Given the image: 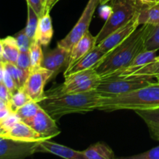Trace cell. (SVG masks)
Masks as SVG:
<instances>
[{"mask_svg": "<svg viewBox=\"0 0 159 159\" xmlns=\"http://www.w3.org/2000/svg\"><path fill=\"white\" fill-rule=\"evenodd\" d=\"M103 98L96 90H93L81 93L46 95V98L38 103L57 121L67 114L98 110Z\"/></svg>", "mask_w": 159, "mask_h": 159, "instance_id": "cell-1", "label": "cell"}, {"mask_svg": "<svg viewBox=\"0 0 159 159\" xmlns=\"http://www.w3.org/2000/svg\"><path fill=\"white\" fill-rule=\"evenodd\" d=\"M148 24L141 25L130 37L112 50L96 67V71L101 78L124 70L138 54L144 51V42Z\"/></svg>", "mask_w": 159, "mask_h": 159, "instance_id": "cell-2", "label": "cell"}, {"mask_svg": "<svg viewBox=\"0 0 159 159\" xmlns=\"http://www.w3.org/2000/svg\"><path fill=\"white\" fill-rule=\"evenodd\" d=\"M159 107V82H155L134 91L112 97L103 98L98 110H146Z\"/></svg>", "mask_w": 159, "mask_h": 159, "instance_id": "cell-3", "label": "cell"}, {"mask_svg": "<svg viewBox=\"0 0 159 159\" xmlns=\"http://www.w3.org/2000/svg\"><path fill=\"white\" fill-rule=\"evenodd\" d=\"M110 2L111 6L110 15L96 36L97 44L115 30L130 22L144 6L141 0H111Z\"/></svg>", "mask_w": 159, "mask_h": 159, "instance_id": "cell-4", "label": "cell"}, {"mask_svg": "<svg viewBox=\"0 0 159 159\" xmlns=\"http://www.w3.org/2000/svg\"><path fill=\"white\" fill-rule=\"evenodd\" d=\"M155 78L150 76H119L116 75L101 78L96 91L104 98L112 97L134 91L155 82Z\"/></svg>", "mask_w": 159, "mask_h": 159, "instance_id": "cell-5", "label": "cell"}, {"mask_svg": "<svg viewBox=\"0 0 159 159\" xmlns=\"http://www.w3.org/2000/svg\"><path fill=\"white\" fill-rule=\"evenodd\" d=\"M99 4H100L99 0H89L76 24L62 40L57 42V46L65 48L69 52L71 51L73 46L89 31L93 14Z\"/></svg>", "mask_w": 159, "mask_h": 159, "instance_id": "cell-6", "label": "cell"}, {"mask_svg": "<svg viewBox=\"0 0 159 159\" xmlns=\"http://www.w3.org/2000/svg\"><path fill=\"white\" fill-rule=\"evenodd\" d=\"M54 75V73L52 71L42 66L32 68L22 89L31 100L40 102L46 98L44 87Z\"/></svg>", "mask_w": 159, "mask_h": 159, "instance_id": "cell-7", "label": "cell"}, {"mask_svg": "<svg viewBox=\"0 0 159 159\" xmlns=\"http://www.w3.org/2000/svg\"><path fill=\"white\" fill-rule=\"evenodd\" d=\"M39 142H23L0 137V159L24 158L30 156L37 153Z\"/></svg>", "mask_w": 159, "mask_h": 159, "instance_id": "cell-8", "label": "cell"}, {"mask_svg": "<svg viewBox=\"0 0 159 159\" xmlns=\"http://www.w3.org/2000/svg\"><path fill=\"white\" fill-rule=\"evenodd\" d=\"M138 15L135 16L130 22L123 26L122 27L119 28L114 32L112 33L111 34L106 37L102 41L98 43L97 46L100 48L101 50L104 51L107 54H109L113 49H114L116 47L120 44L124 40L128 37H130L138 27L140 24L138 22Z\"/></svg>", "mask_w": 159, "mask_h": 159, "instance_id": "cell-9", "label": "cell"}, {"mask_svg": "<svg viewBox=\"0 0 159 159\" xmlns=\"http://www.w3.org/2000/svg\"><path fill=\"white\" fill-rule=\"evenodd\" d=\"M26 124L33 127L36 131L47 139H51L61 133L55 120L50 116L49 113L41 107L35 116Z\"/></svg>", "mask_w": 159, "mask_h": 159, "instance_id": "cell-10", "label": "cell"}, {"mask_svg": "<svg viewBox=\"0 0 159 159\" xmlns=\"http://www.w3.org/2000/svg\"><path fill=\"white\" fill-rule=\"evenodd\" d=\"M36 152L50 153L66 159H85L82 152L74 150L67 146L52 142L50 141V139L40 141L37 147Z\"/></svg>", "mask_w": 159, "mask_h": 159, "instance_id": "cell-11", "label": "cell"}, {"mask_svg": "<svg viewBox=\"0 0 159 159\" xmlns=\"http://www.w3.org/2000/svg\"><path fill=\"white\" fill-rule=\"evenodd\" d=\"M4 138L23 142H39L47 140V138H43L33 127L22 120L12 127L6 133Z\"/></svg>", "mask_w": 159, "mask_h": 159, "instance_id": "cell-12", "label": "cell"}, {"mask_svg": "<svg viewBox=\"0 0 159 159\" xmlns=\"http://www.w3.org/2000/svg\"><path fill=\"white\" fill-rule=\"evenodd\" d=\"M107 54H108L104 52L102 50H101L96 45L88 54H86L80 60L78 61L71 68L65 70V72L64 75H65V76H66L69 74L83 71V70L96 68V67L98 65H99L102 61V60L107 57Z\"/></svg>", "mask_w": 159, "mask_h": 159, "instance_id": "cell-13", "label": "cell"}, {"mask_svg": "<svg viewBox=\"0 0 159 159\" xmlns=\"http://www.w3.org/2000/svg\"><path fill=\"white\" fill-rule=\"evenodd\" d=\"M97 45L96 37H93L89 31L86 33L73 46L72 49L70 51L69 57L66 65V70L69 69L73 66L78 61L86 54H88L91 50H93Z\"/></svg>", "mask_w": 159, "mask_h": 159, "instance_id": "cell-14", "label": "cell"}, {"mask_svg": "<svg viewBox=\"0 0 159 159\" xmlns=\"http://www.w3.org/2000/svg\"><path fill=\"white\" fill-rule=\"evenodd\" d=\"M69 54V51L57 45V48L43 54L41 66L54 73L57 72L64 65H67Z\"/></svg>", "mask_w": 159, "mask_h": 159, "instance_id": "cell-15", "label": "cell"}, {"mask_svg": "<svg viewBox=\"0 0 159 159\" xmlns=\"http://www.w3.org/2000/svg\"><path fill=\"white\" fill-rule=\"evenodd\" d=\"M98 76L100 75L98 74L95 68H90V69L83 70V71L69 74L65 76V82H64L63 85L59 87L57 89H56V91L54 90L52 94H62L68 89L72 88L88 79L98 77Z\"/></svg>", "mask_w": 159, "mask_h": 159, "instance_id": "cell-16", "label": "cell"}, {"mask_svg": "<svg viewBox=\"0 0 159 159\" xmlns=\"http://www.w3.org/2000/svg\"><path fill=\"white\" fill-rule=\"evenodd\" d=\"M53 35L54 29L52 20L50 16V12H47L39 19L34 40L40 43L42 46H48L51 41Z\"/></svg>", "mask_w": 159, "mask_h": 159, "instance_id": "cell-17", "label": "cell"}, {"mask_svg": "<svg viewBox=\"0 0 159 159\" xmlns=\"http://www.w3.org/2000/svg\"><path fill=\"white\" fill-rule=\"evenodd\" d=\"M135 113L144 121L151 137L159 141V107L146 110H137Z\"/></svg>", "mask_w": 159, "mask_h": 159, "instance_id": "cell-18", "label": "cell"}, {"mask_svg": "<svg viewBox=\"0 0 159 159\" xmlns=\"http://www.w3.org/2000/svg\"><path fill=\"white\" fill-rule=\"evenodd\" d=\"M157 51H144L140 53L139 54L136 56L134 59L130 62V65H128L127 68L121 71L115 72L112 75H116L119 76H124L128 74L133 70L137 69L138 68L144 66V65H147V64L151 63V62L155 61V59L157 57ZM109 76V75H108ZM107 77V76H106ZM104 78V77H103Z\"/></svg>", "mask_w": 159, "mask_h": 159, "instance_id": "cell-19", "label": "cell"}, {"mask_svg": "<svg viewBox=\"0 0 159 159\" xmlns=\"http://www.w3.org/2000/svg\"><path fill=\"white\" fill-rule=\"evenodd\" d=\"M85 159H114L113 151L103 142H97L82 151Z\"/></svg>", "mask_w": 159, "mask_h": 159, "instance_id": "cell-20", "label": "cell"}, {"mask_svg": "<svg viewBox=\"0 0 159 159\" xmlns=\"http://www.w3.org/2000/svg\"><path fill=\"white\" fill-rule=\"evenodd\" d=\"M2 43L3 50V61H9L14 64L16 63L20 51L15 37L9 36L2 40Z\"/></svg>", "mask_w": 159, "mask_h": 159, "instance_id": "cell-21", "label": "cell"}, {"mask_svg": "<svg viewBox=\"0 0 159 159\" xmlns=\"http://www.w3.org/2000/svg\"><path fill=\"white\" fill-rule=\"evenodd\" d=\"M140 26L144 24H159V2L152 6L144 5L138 15Z\"/></svg>", "mask_w": 159, "mask_h": 159, "instance_id": "cell-22", "label": "cell"}, {"mask_svg": "<svg viewBox=\"0 0 159 159\" xmlns=\"http://www.w3.org/2000/svg\"><path fill=\"white\" fill-rule=\"evenodd\" d=\"M144 48V51H158L159 49V24H148Z\"/></svg>", "mask_w": 159, "mask_h": 159, "instance_id": "cell-23", "label": "cell"}, {"mask_svg": "<svg viewBox=\"0 0 159 159\" xmlns=\"http://www.w3.org/2000/svg\"><path fill=\"white\" fill-rule=\"evenodd\" d=\"M3 63H4L5 68L14 79L18 88H22L27 79L30 71L21 69L16 64L12 63V62L3 61Z\"/></svg>", "mask_w": 159, "mask_h": 159, "instance_id": "cell-24", "label": "cell"}, {"mask_svg": "<svg viewBox=\"0 0 159 159\" xmlns=\"http://www.w3.org/2000/svg\"><path fill=\"white\" fill-rule=\"evenodd\" d=\"M130 75L150 76V77L155 78L157 82H159V60L155 61L147 64L141 68L133 70L124 76Z\"/></svg>", "mask_w": 159, "mask_h": 159, "instance_id": "cell-25", "label": "cell"}, {"mask_svg": "<svg viewBox=\"0 0 159 159\" xmlns=\"http://www.w3.org/2000/svg\"><path fill=\"white\" fill-rule=\"evenodd\" d=\"M40 108V106L38 102L30 100L22 107H20L16 113L22 121L26 123L35 116Z\"/></svg>", "mask_w": 159, "mask_h": 159, "instance_id": "cell-26", "label": "cell"}, {"mask_svg": "<svg viewBox=\"0 0 159 159\" xmlns=\"http://www.w3.org/2000/svg\"><path fill=\"white\" fill-rule=\"evenodd\" d=\"M100 76L93 78V79H88V80L85 81V82H83L82 83L75 85V86L72 87V88L68 89V90H66V91H65V93H62V94H66V93H87V92L96 90V89L98 88L99 85L100 84Z\"/></svg>", "mask_w": 159, "mask_h": 159, "instance_id": "cell-27", "label": "cell"}, {"mask_svg": "<svg viewBox=\"0 0 159 159\" xmlns=\"http://www.w3.org/2000/svg\"><path fill=\"white\" fill-rule=\"evenodd\" d=\"M30 100V98L27 96L24 90L22 88H20L15 93H12L10 101L8 103V107L10 109L11 112L16 113L20 107Z\"/></svg>", "mask_w": 159, "mask_h": 159, "instance_id": "cell-28", "label": "cell"}, {"mask_svg": "<svg viewBox=\"0 0 159 159\" xmlns=\"http://www.w3.org/2000/svg\"><path fill=\"white\" fill-rule=\"evenodd\" d=\"M39 19L40 17L36 13L35 11L27 5V22H26V26L24 29L26 35L33 40H34V38H35Z\"/></svg>", "mask_w": 159, "mask_h": 159, "instance_id": "cell-29", "label": "cell"}, {"mask_svg": "<svg viewBox=\"0 0 159 159\" xmlns=\"http://www.w3.org/2000/svg\"><path fill=\"white\" fill-rule=\"evenodd\" d=\"M41 46L42 45L40 43L35 40H34L33 43H31L30 48L29 49V54L32 68H36L41 66L42 61L43 58V53L42 51Z\"/></svg>", "mask_w": 159, "mask_h": 159, "instance_id": "cell-30", "label": "cell"}, {"mask_svg": "<svg viewBox=\"0 0 159 159\" xmlns=\"http://www.w3.org/2000/svg\"><path fill=\"white\" fill-rule=\"evenodd\" d=\"M14 37L16 40L17 45H18L20 51H29L31 43H33L34 40H31L26 35V32H25V29H23L20 32L17 33Z\"/></svg>", "mask_w": 159, "mask_h": 159, "instance_id": "cell-31", "label": "cell"}, {"mask_svg": "<svg viewBox=\"0 0 159 159\" xmlns=\"http://www.w3.org/2000/svg\"><path fill=\"white\" fill-rule=\"evenodd\" d=\"M16 65L24 71H30L32 66H31L29 51H20Z\"/></svg>", "mask_w": 159, "mask_h": 159, "instance_id": "cell-32", "label": "cell"}, {"mask_svg": "<svg viewBox=\"0 0 159 159\" xmlns=\"http://www.w3.org/2000/svg\"><path fill=\"white\" fill-rule=\"evenodd\" d=\"M122 158L127 159H159V145L153 148L150 150L147 151L143 153H140L138 155H132V156L125 157Z\"/></svg>", "mask_w": 159, "mask_h": 159, "instance_id": "cell-33", "label": "cell"}, {"mask_svg": "<svg viewBox=\"0 0 159 159\" xmlns=\"http://www.w3.org/2000/svg\"><path fill=\"white\" fill-rule=\"evenodd\" d=\"M20 121H21V120L19 117L18 115L16 114V113H12V112L7 117L5 118L2 121H0V124H1L3 129L7 133L12 127H13Z\"/></svg>", "mask_w": 159, "mask_h": 159, "instance_id": "cell-34", "label": "cell"}, {"mask_svg": "<svg viewBox=\"0 0 159 159\" xmlns=\"http://www.w3.org/2000/svg\"><path fill=\"white\" fill-rule=\"evenodd\" d=\"M2 82L5 84V85L7 87V89L9 90V92L12 93H12H15V92L19 89L18 86H17L16 83L15 81H14V79H12V76L9 75V73L6 71V68H5V70H4V75H3Z\"/></svg>", "mask_w": 159, "mask_h": 159, "instance_id": "cell-35", "label": "cell"}, {"mask_svg": "<svg viewBox=\"0 0 159 159\" xmlns=\"http://www.w3.org/2000/svg\"><path fill=\"white\" fill-rule=\"evenodd\" d=\"M28 6H30L39 17L42 16L45 13V8L42 0H26Z\"/></svg>", "mask_w": 159, "mask_h": 159, "instance_id": "cell-36", "label": "cell"}, {"mask_svg": "<svg viewBox=\"0 0 159 159\" xmlns=\"http://www.w3.org/2000/svg\"><path fill=\"white\" fill-rule=\"evenodd\" d=\"M11 97H12V93L9 92L7 87L5 85L3 82L0 83V98L4 101H6L7 103H9L11 99Z\"/></svg>", "mask_w": 159, "mask_h": 159, "instance_id": "cell-37", "label": "cell"}, {"mask_svg": "<svg viewBox=\"0 0 159 159\" xmlns=\"http://www.w3.org/2000/svg\"><path fill=\"white\" fill-rule=\"evenodd\" d=\"M12 113L10 110V109L9 108V107H5V108L0 109V121H2V120H4L5 118L7 117L10 113Z\"/></svg>", "mask_w": 159, "mask_h": 159, "instance_id": "cell-38", "label": "cell"}, {"mask_svg": "<svg viewBox=\"0 0 159 159\" xmlns=\"http://www.w3.org/2000/svg\"><path fill=\"white\" fill-rule=\"evenodd\" d=\"M4 63H3L2 59L0 58V83H2L3 81V75H4Z\"/></svg>", "mask_w": 159, "mask_h": 159, "instance_id": "cell-39", "label": "cell"}, {"mask_svg": "<svg viewBox=\"0 0 159 159\" xmlns=\"http://www.w3.org/2000/svg\"><path fill=\"white\" fill-rule=\"evenodd\" d=\"M141 2L146 6H152L159 2V0H141Z\"/></svg>", "mask_w": 159, "mask_h": 159, "instance_id": "cell-40", "label": "cell"}, {"mask_svg": "<svg viewBox=\"0 0 159 159\" xmlns=\"http://www.w3.org/2000/svg\"><path fill=\"white\" fill-rule=\"evenodd\" d=\"M54 2H56V0H48V5H47V9H46L47 12H50L51 9L52 8V6H54Z\"/></svg>", "mask_w": 159, "mask_h": 159, "instance_id": "cell-41", "label": "cell"}, {"mask_svg": "<svg viewBox=\"0 0 159 159\" xmlns=\"http://www.w3.org/2000/svg\"><path fill=\"white\" fill-rule=\"evenodd\" d=\"M8 107V103L6 102V101H4L3 99H2L1 98H0V109H2V108H5V107Z\"/></svg>", "mask_w": 159, "mask_h": 159, "instance_id": "cell-42", "label": "cell"}, {"mask_svg": "<svg viewBox=\"0 0 159 159\" xmlns=\"http://www.w3.org/2000/svg\"><path fill=\"white\" fill-rule=\"evenodd\" d=\"M6 134V131L3 129V127H2L1 124H0V137H3V138H4Z\"/></svg>", "mask_w": 159, "mask_h": 159, "instance_id": "cell-43", "label": "cell"}, {"mask_svg": "<svg viewBox=\"0 0 159 159\" xmlns=\"http://www.w3.org/2000/svg\"><path fill=\"white\" fill-rule=\"evenodd\" d=\"M2 53H3L2 43V40L0 39V58L2 59Z\"/></svg>", "mask_w": 159, "mask_h": 159, "instance_id": "cell-44", "label": "cell"}, {"mask_svg": "<svg viewBox=\"0 0 159 159\" xmlns=\"http://www.w3.org/2000/svg\"><path fill=\"white\" fill-rule=\"evenodd\" d=\"M110 1H111V0H99V3H100V5H104L110 2Z\"/></svg>", "mask_w": 159, "mask_h": 159, "instance_id": "cell-45", "label": "cell"}, {"mask_svg": "<svg viewBox=\"0 0 159 159\" xmlns=\"http://www.w3.org/2000/svg\"><path fill=\"white\" fill-rule=\"evenodd\" d=\"M42 2H43V6H44V8H45V12H47V11H46V9H47V5H48V0H42Z\"/></svg>", "mask_w": 159, "mask_h": 159, "instance_id": "cell-46", "label": "cell"}, {"mask_svg": "<svg viewBox=\"0 0 159 159\" xmlns=\"http://www.w3.org/2000/svg\"><path fill=\"white\" fill-rule=\"evenodd\" d=\"M157 60H159V55H158V56H157L156 59H155V61H157Z\"/></svg>", "mask_w": 159, "mask_h": 159, "instance_id": "cell-47", "label": "cell"}]
</instances>
